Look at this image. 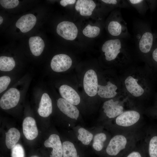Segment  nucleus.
I'll list each match as a JSON object with an SVG mask.
<instances>
[{"instance_id":"obj_1","label":"nucleus","mask_w":157,"mask_h":157,"mask_svg":"<svg viewBox=\"0 0 157 157\" xmlns=\"http://www.w3.org/2000/svg\"><path fill=\"white\" fill-rule=\"evenodd\" d=\"M125 39L119 38L112 39L106 41L101 47L105 59L108 61L117 59L121 63L129 58V45Z\"/></svg>"},{"instance_id":"obj_2","label":"nucleus","mask_w":157,"mask_h":157,"mask_svg":"<svg viewBox=\"0 0 157 157\" xmlns=\"http://www.w3.org/2000/svg\"><path fill=\"white\" fill-rule=\"evenodd\" d=\"M134 40L138 52L143 56L151 51L154 43V36L148 24L144 21L137 20L133 26Z\"/></svg>"},{"instance_id":"obj_3","label":"nucleus","mask_w":157,"mask_h":157,"mask_svg":"<svg viewBox=\"0 0 157 157\" xmlns=\"http://www.w3.org/2000/svg\"><path fill=\"white\" fill-rule=\"evenodd\" d=\"M112 17L107 26L109 34L116 38L126 40L130 38V35L127 24L122 17L120 10H115L113 13Z\"/></svg>"},{"instance_id":"obj_4","label":"nucleus","mask_w":157,"mask_h":157,"mask_svg":"<svg viewBox=\"0 0 157 157\" xmlns=\"http://www.w3.org/2000/svg\"><path fill=\"white\" fill-rule=\"evenodd\" d=\"M98 81L97 75L92 69L87 71L85 73L83 80L84 90L89 96H95L98 92Z\"/></svg>"},{"instance_id":"obj_5","label":"nucleus","mask_w":157,"mask_h":157,"mask_svg":"<svg viewBox=\"0 0 157 157\" xmlns=\"http://www.w3.org/2000/svg\"><path fill=\"white\" fill-rule=\"evenodd\" d=\"M20 93L17 89H9L2 96L0 100V106L4 110L13 108L18 104L20 99Z\"/></svg>"},{"instance_id":"obj_6","label":"nucleus","mask_w":157,"mask_h":157,"mask_svg":"<svg viewBox=\"0 0 157 157\" xmlns=\"http://www.w3.org/2000/svg\"><path fill=\"white\" fill-rule=\"evenodd\" d=\"M57 33L64 39L70 40H74L77 37L78 30L73 22L64 21L59 23L56 28Z\"/></svg>"},{"instance_id":"obj_7","label":"nucleus","mask_w":157,"mask_h":157,"mask_svg":"<svg viewBox=\"0 0 157 157\" xmlns=\"http://www.w3.org/2000/svg\"><path fill=\"white\" fill-rule=\"evenodd\" d=\"M72 60L68 55L60 54L54 56L51 62L52 69L56 72L67 71L71 66Z\"/></svg>"},{"instance_id":"obj_8","label":"nucleus","mask_w":157,"mask_h":157,"mask_svg":"<svg viewBox=\"0 0 157 157\" xmlns=\"http://www.w3.org/2000/svg\"><path fill=\"white\" fill-rule=\"evenodd\" d=\"M127 140L124 136L117 135L110 140L106 149V152L110 156L117 155L122 150L125 148Z\"/></svg>"},{"instance_id":"obj_9","label":"nucleus","mask_w":157,"mask_h":157,"mask_svg":"<svg viewBox=\"0 0 157 157\" xmlns=\"http://www.w3.org/2000/svg\"><path fill=\"white\" fill-rule=\"evenodd\" d=\"M140 114L134 110L123 112L116 119V124L120 126L127 127L133 125L139 120Z\"/></svg>"},{"instance_id":"obj_10","label":"nucleus","mask_w":157,"mask_h":157,"mask_svg":"<svg viewBox=\"0 0 157 157\" xmlns=\"http://www.w3.org/2000/svg\"><path fill=\"white\" fill-rule=\"evenodd\" d=\"M44 145L47 147L53 149L50 155V157H62L63 156V146L59 136L56 134L51 135L49 138L44 142Z\"/></svg>"},{"instance_id":"obj_11","label":"nucleus","mask_w":157,"mask_h":157,"mask_svg":"<svg viewBox=\"0 0 157 157\" xmlns=\"http://www.w3.org/2000/svg\"><path fill=\"white\" fill-rule=\"evenodd\" d=\"M23 134L28 140H32L35 138L38 135V130L36 122L34 118L27 117L24 118L22 123Z\"/></svg>"},{"instance_id":"obj_12","label":"nucleus","mask_w":157,"mask_h":157,"mask_svg":"<svg viewBox=\"0 0 157 157\" xmlns=\"http://www.w3.org/2000/svg\"><path fill=\"white\" fill-rule=\"evenodd\" d=\"M57 105L60 110L68 117L77 119L79 117V112L74 105L67 101L63 98L59 99Z\"/></svg>"},{"instance_id":"obj_13","label":"nucleus","mask_w":157,"mask_h":157,"mask_svg":"<svg viewBox=\"0 0 157 157\" xmlns=\"http://www.w3.org/2000/svg\"><path fill=\"white\" fill-rule=\"evenodd\" d=\"M59 92L63 98L72 104L76 105L80 103L79 95L70 86L66 85H62L59 88Z\"/></svg>"},{"instance_id":"obj_14","label":"nucleus","mask_w":157,"mask_h":157,"mask_svg":"<svg viewBox=\"0 0 157 157\" xmlns=\"http://www.w3.org/2000/svg\"><path fill=\"white\" fill-rule=\"evenodd\" d=\"M102 107L104 113L110 118L118 116L123 112V108L119 104V101H114L112 99L104 102Z\"/></svg>"},{"instance_id":"obj_15","label":"nucleus","mask_w":157,"mask_h":157,"mask_svg":"<svg viewBox=\"0 0 157 157\" xmlns=\"http://www.w3.org/2000/svg\"><path fill=\"white\" fill-rule=\"evenodd\" d=\"M36 22V18L33 14H28L20 18L16 23V26L22 33H25L31 30Z\"/></svg>"},{"instance_id":"obj_16","label":"nucleus","mask_w":157,"mask_h":157,"mask_svg":"<svg viewBox=\"0 0 157 157\" xmlns=\"http://www.w3.org/2000/svg\"><path fill=\"white\" fill-rule=\"evenodd\" d=\"M124 83L127 90L133 96L138 97L143 94L144 90L138 83V79L129 76L125 79Z\"/></svg>"},{"instance_id":"obj_17","label":"nucleus","mask_w":157,"mask_h":157,"mask_svg":"<svg viewBox=\"0 0 157 157\" xmlns=\"http://www.w3.org/2000/svg\"><path fill=\"white\" fill-rule=\"evenodd\" d=\"M52 101L49 95L44 93L41 97L38 112L41 117H48L52 113Z\"/></svg>"},{"instance_id":"obj_18","label":"nucleus","mask_w":157,"mask_h":157,"mask_svg":"<svg viewBox=\"0 0 157 157\" xmlns=\"http://www.w3.org/2000/svg\"><path fill=\"white\" fill-rule=\"evenodd\" d=\"M96 6V4L93 0H78L76 1L75 7L81 15L90 16Z\"/></svg>"},{"instance_id":"obj_19","label":"nucleus","mask_w":157,"mask_h":157,"mask_svg":"<svg viewBox=\"0 0 157 157\" xmlns=\"http://www.w3.org/2000/svg\"><path fill=\"white\" fill-rule=\"evenodd\" d=\"M98 94L101 97L110 98L115 96L117 94V87L110 81L107 82L106 85H98Z\"/></svg>"},{"instance_id":"obj_20","label":"nucleus","mask_w":157,"mask_h":157,"mask_svg":"<svg viewBox=\"0 0 157 157\" xmlns=\"http://www.w3.org/2000/svg\"><path fill=\"white\" fill-rule=\"evenodd\" d=\"M29 44L31 53L35 56L41 55L45 46L43 40L38 36L31 37L29 40Z\"/></svg>"},{"instance_id":"obj_21","label":"nucleus","mask_w":157,"mask_h":157,"mask_svg":"<svg viewBox=\"0 0 157 157\" xmlns=\"http://www.w3.org/2000/svg\"><path fill=\"white\" fill-rule=\"evenodd\" d=\"M20 136L19 132L15 128H12L6 133V144L8 149H12L19 140Z\"/></svg>"},{"instance_id":"obj_22","label":"nucleus","mask_w":157,"mask_h":157,"mask_svg":"<svg viewBox=\"0 0 157 157\" xmlns=\"http://www.w3.org/2000/svg\"><path fill=\"white\" fill-rule=\"evenodd\" d=\"M131 6L134 8L140 15H144L149 9L146 0H127Z\"/></svg>"},{"instance_id":"obj_23","label":"nucleus","mask_w":157,"mask_h":157,"mask_svg":"<svg viewBox=\"0 0 157 157\" xmlns=\"http://www.w3.org/2000/svg\"><path fill=\"white\" fill-rule=\"evenodd\" d=\"M15 66V62L12 57L6 56L0 57V70L3 71L12 70Z\"/></svg>"},{"instance_id":"obj_24","label":"nucleus","mask_w":157,"mask_h":157,"mask_svg":"<svg viewBox=\"0 0 157 157\" xmlns=\"http://www.w3.org/2000/svg\"><path fill=\"white\" fill-rule=\"evenodd\" d=\"M63 157H78L76 148L73 143L69 141L62 144Z\"/></svg>"},{"instance_id":"obj_25","label":"nucleus","mask_w":157,"mask_h":157,"mask_svg":"<svg viewBox=\"0 0 157 157\" xmlns=\"http://www.w3.org/2000/svg\"><path fill=\"white\" fill-rule=\"evenodd\" d=\"M78 138L84 144H89L93 138V134L87 130L81 128L78 131Z\"/></svg>"},{"instance_id":"obj_26","label":"nucleus","mask_w":157,"mask_h":157,"mask_svg":"<svg viewBox=\"0 0 157 157\" xmlns=\"http://www.w3.org/2000/svg\"><path fill=\"white\" fill-rule=\"evenodd\" d=\"M106 139V135L103 133H99L94 136L92 146L93 148L97 151L101 150L104 146V143Z\"/></svg>"},{"instance_id":"obj_27","label":"nucleus","mask_w":157,"mask_h":157,"mask_svg":"<svg viewBox=\"0 0 157 157\" xmlns=\"http://www.w3.org/2000/svg\"><path fill=\"white\" fill-rule=\"evenodd\" d=\"M100 29L97 26H92L88 25L83 31V34L86 36L94 38L98 36L100 34Z\"/></svg>"},{"instance_id":"obj_28","label":"nucleus","mask_w":157,"mask_h":157,"mask_svg":"<svg viewBox=\"0 0 157 157\" xmlns=\"http://www.w3.org/2000/svg\"><path fill=\"white\" fill-rule=\"evenodd\" d=\"M149 152L150 157H157V136L151 139L149 146Z\"/></svg>"},{"instance_id":"obj_29","label":"nucleus","mask_w":157,"mask_h":157,"mask_svg":"<svg viewBox=\"0 0 157 157\" xmlns=\"http://www.w3.org/2000/svg\"><path fill=\"white\" fill-rule=\"evenodd\" d=\"M11 157H25V152L23 147L20 144H16L11 149Z\"/></svg>"},{"instance_id":"obj_30","label":"nucleus","mask_w":157,"mask_h":157,"mask_svg":"<svg viewBox=\"0 0 157 157\" xmlns=\"http://www.w3.org/2000/svg\"><path fill=\"white\" fill-rule=\"evenodd\" d=\"M1 6L6 8H12L17 6L19 3L18 0H0Z\"/></svg>"},{"instance_id":"obj_31","label":"nucleus","mask_w":157,"mask_h":157,"mask_svg":"<svg viewBox=\"0 0 157 157\" xmlns=\"http://www.w3.org/2000/svg\"><path fill=\"white\" fill-rule=\"evenodd\" d=\"M10 82V79L7 76H3L0 77V93L5 90Z\"/></svg>"},{"instance_id":"obj_32","label":"nucleus","mask_w":157,"mask_h":157,"mask_svg":"<svg viewBox=\"0 0 157 157\" xmlns=\"http://www.w3.org/2000/svg\"><path fill=\"white\" fill-rule=\"evenodd\" d=\"M76 1L75 0H62L60 1V4L62 6L65 7L68 4H74Z\"/></svg>"},{"instance_id":"obj_33","label":"nucleus","mask_w":157,"mask_h":157,"mask_svg":"<svg viewBox=\"0 0 157 157\" xmlns=\"http://www.w3.org/2000/svg\"><path fill=\"white\" fill-rule=\"evenodd\" d=\"M147 3L149 8H150L151 10H153L156 4V1H155L146 0Z\"/></svg>"},{"instance_id":"obj_34","label":"nucleus","mask_w":157,"mask_h":157,"mask_svg":"<svg viewBox=\"0 0 157 157\" xmlns=\"http://www.w3.org/2000/svg\"><path fill=\"white\" fill-rule=\"evenodd\" d=\"M156 45L157 46V45ZM152 56L153 60L157 62V46L153 50Z\"/></svg>"},{"instance_id":"obj_35","label":"nucleus","mask_w":157,"mask_h":157,"mask_svg":"<svg viewBox=\"0 0 157 157\" xmlns=\"http://www.w3.org/2000/svg\"><path fill=\"white\" fill-rule=\"evenodd\" d=\"M127 157H142L140 153L138 152L134 151L130 154Z\"/></svg>"},{"instance_id":"obj_36","label":"nucleus","mask_w":157,"mask_h":157,"mask_svg":"<svg viewBox=\"0 0 157 157\" xmlns=\"http://www.w3.org/2000/svg\"><path fill=\"white\" fill-rule=\"evenodd\" d=\"M3 19L1 16H0V24H1L3 22Z\"/></svg>"},{"instance_id":"obj_37","label":"nucleus","mask_w":157,"mask_h":157,"mask_svg":"<svg viewBox=\"0 0 157 157\" xmlns=\"http://www.w3.org/2000/svg\"><path fill=\"white\" fill-rule=\"evenodd\" d=\"M31 157H39L37 156H31Z\"/></svg>"}]
</instances>
